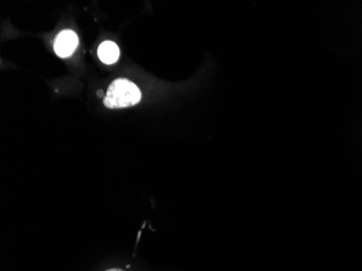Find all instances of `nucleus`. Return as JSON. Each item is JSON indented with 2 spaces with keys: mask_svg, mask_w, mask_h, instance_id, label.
I'll list each match as a JSON object with an SVG mask.
<instances>
[{
  "mask_svg": "<svg viewBox=\"0 0 362 271\" xmlns=\"http://www.w3.org/2000/svg\"><path fill=\"white\" fill-rule=\"evenodd\" d=\"M141 99V91L133 81L115 79L107 89L103 103L109 109H124L137 105Z\"/></svg>",
  "mask_w": 362,
  "mask_h": 271,
  "instance_id": "obj_1",
  "label": "nucleus"
},
{
  "mask_svg": "<svg viewBox=\"0 0 362 271\" xmlns=\"http://www.w3.org/2000/svg\"><path fill=\"white\" fill-rule=\"evenodd\" d=\"M78 38L73 30H65L54 40V52L60 58H69L76 50Z\"/></svg>",
  "mask_w": 362,
  "mask_h": 271,
  "instance_id": "obj_2",
  "label": "nucleus"
},
{
  "mask_svg": "<svg viewBox=\"0 0 362 271\" xmlns=\"http://www.w3.org/2000/svg\"><path fill=\"white\" fill-rule=\"evenodd\" d=\"M98 56L105 64H113L119 58V48L113 42H105L98 49Z\"/></svg>",
  "mask_w": 362,
  "mask_h": 271,
  "instance_id": "obj_3",
  "label": "nucleus"
},
{
  "mask_svg": "<svg viewBox=\"0 0 362 271\" xmlns=\"http://www.w3.org/2000/svg\"><path fill=\"white\" fill-rule=\"evenodd\" d=\"M105 271H123V270H122V269L112 268V269H109V270H105Z\"/></svg>",
  "mask_w": 362,
  "mask_h": 271,
  "instance_id": "obj_4",
  "label": "nucleus"
}]
</instances>
